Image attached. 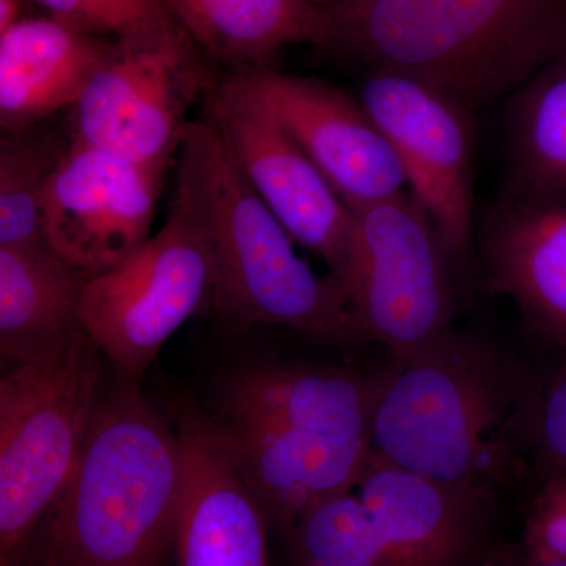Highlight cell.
<instances>
[{"label":"cell","mask_w":566,"mask_h":566,"mask_svg":"<svg viewBox=\"0 0 566 566\" xmlns=\"http://www.w3.org/2000/svg\"><path fill=\"white\" fill-rule=\"evenodd\" d=\"M48 17L91 35L137 43L161 39L182 28L167 0H32Z\"/></svg>","instance_id":"obj_25"},{"label":"cell","mask_w":566,"mask_h":566,"mask_svg":"<svg viewBox=\"0 0 566 566\" xmlns=\"http://www.w3.org/2000/svg\"><path fill=\"white\" fill-rule=\"evenodd\" d=\"M290 535L301 566H401L356 491L312 506Z\"/></svg>","instance_id":"obj_23"},{"label":"cell","mask_w":566,"mask_h":566,"mask_svg":"<svg viewBox=\"0 0 566 566\" xmlns=\"http://www.w3.org/2000/svg\"><path fill=\"white\" fill-rule=\"evenodd\" d=\"M520 547L535 558H566V512L527 506Z\"/></svg>","instance_id":"obj_26"},{"label":"cell","mask_w":566,"mask_h":566,"mask_svg":"<svg viewBox=\"0 0 566 566\" xmlns=\"http://www.w3.org/2000/svg\"><path fill=\"white\" fill-rule=\"evenodd\" d=\"M538 367L461 329L415 359L392 360L371 412V455L499 499L531 490L520 422Z\"/></svg>","instance_id":"obj_1"},{"label":"cell","mask_w":566,"mask_h":566,"mask_svg":"<svg viewBox=\"0 0 566 566\" xmlns=\"http://www.w3.org/2000/svg\"><path fill=\"white\" fill-rule=\"evenodd\" d=\"M57 133L41 125L6 134L0 142V245L48 248L43 202L55 170L70 150Z\"/></svg>","instance_id":"obj_22"},{"label":"cell","mask_w":566,"mask_h":566,"mask_svg":"<svg viewBox=\"0 0 566 566\" xmlns=\"http://www.w3.org/2000/svg\"><path fill=\"white\" fill-rule=\"evenodd\" d=\"M175 166L174 200L210 251L211 312L223 326H281L334 344H360L338 283L297 255L292 234L238 169L203 109L189 123Z\"/></svg>","instance_id":"obj_3"},{"label":"cell","mask_w":566,"mask_h":566,"mask_svg":"<svg viewBox=\"0 0 566 566\" xmlns=\"http://www.w3.org/2000/svg\"><path fill=\"white\" fill-rule=\"evenodd\" d=\"M505 192L566 193V50L510 96Z\"/></svg>","instance_id":"obj_21"},{"label":"cell","mask_w":566,"mask_h":566,"mask_svg":"<svg viewBox=\"0 0 566 566\" xmlns=\"http://www.w3.org/2000/svg\"><path fill=\"white\" fill-rule=\"evenodd\" d=\"M238 169L293 240L322 256L335 279L344 268L353 211L283 128L245 76H221L205 96Z\"/></svg>","instance_id":"obj_10"},{"label":"cell","mask_w":566,"mask_h":566,"mask_svg":"<svg viewBox=\"0 0 566 566\" xmlns=\"http://www.w3.org/2000/svg\"><path fill=\"white\" fill-rule=\"evenodd\" d=\"M308 2L323 10H333L337 7L353 6V3L370 2V0H308Z\"/></svg>","instance_id":"obj_30"},{"label":"cell","mask_w":566,"mask_h":566,"mask_svg":"<svg viewBox=\"0 0 566 566\" xmlns=\"http://www.w3.org/2000/svg\"><path fill=\"white\" fill-rule=\"evenodd\" d=\"M212 292L210 251L188 212L174 200L155 237L117 266L87 277L82 323L112 368L139 385L182 324L211 312Z\"/></svg>","instance_id":"obj_7"},{"label":"cell","mask_w":566,"mask_h":566,"mask_svg":"<svg viewBox=\"0 0 566 566\" xmlns=\"http://www.w3.org/2000/svg\"><path fill=\"white\" fill-rule=\"evenodd\" d=\"M22 2L24 0H0V35L24 20L21 18Z\"/></svg>","instance_id":"obj_29"},{"label":"cell","mask_w":566,"mask_h":566,"mask_svg":"<svg viewBox=\"0 0 566 566\" xmlns=\"http://www.w3.org/2000/svg\"><path fill=\"white\" fill-rule=\"evenodd\" d=\"M185 480L177 427L115 371L112 385L103 381L80 460L28 566H166Z\"/></svg>","instance_id":"obj_2"},{"label":"cell","mask_w":566,"mask_h":566,"mask_svg":"<svg viewBox=\"0 0 566 566\" xmlns=\"http://www.w3.org/2000/svg\"><path fill=\"white\" fill-rule=\"evenodd\" d=\"M87 275L48 248L0 245V353L14 365L62 363L88 340L81 315Z\"/></svg>","instance_id":"obj_19"},{"label":"cell","mask_w":566,"mask_h":566,"mask_svg":"<svg viewBox=\"0 0 566 566\" xmlns=\"http://www.w3.org/2000/svg\"><path fill=\"white\" fill-rule=\"evenodd\" d=\"M182 31L205 57L245 76L275 69L285 48L308 44L329 50L334 22L329 11L308 0H167Z\"/></svg>","instance_id":"obj_20"},{"label":"cell","mask_w":566,"mask_h":566,"mask_svg":"<svg viewBox=\"0 0 566 566\" xmlns=\"http://www.w3.org/2000/svg\"><path fill=\"white\" fill-rule=\"evenodd\" d=\"M329 50L475 112L566 50V0H370L327 10Z\"/></svg>","instance_id":"obj_4"},{"label":"cell","mask_w":566,"mask_h":566,"mask_svg":"<svg viewBox=\"0 0 566 566\" xmlns=\"http://www.w3.org/2000/svg\"><path fill=\"white\" fill-rule=\"evenodd\" d=\"M485 292L509 297L549 357H566V193H504L475 243Z\"/></svg>","instance_id":"obj_13"},{"label":"cell","mask_w":566,"mask_h":566,"mask_svg":"<svg viewBox=\"0 0 566 566\" xmlns=\"http://www.w3.org/2000/svg\"><path fill=\"white\" fill-rule=\"evenodd\" d=\"M401 566H483L501 499L415 474L371 455L356 490Z\"/></svg>","instance_id":"obj_14"},{"label":"cell","mask_w":566,"mask_h":566,"mask_svg":"<svg viewBox=\"0 0 566 566\" xmlns=\"http://www.w3.org/2000/svg\"><path fill=\"white\" fill-rule=\"evenodd\" d=\"M520 438L531 490L566 476V357L539 365L521 416Z\"/></svg>","instance_id":"obj_24"},{"label":"cell","mask_w":566,"mask_h":566,"mask_svg":"<svg viewBox=\"0 0 566 566\" xmlns=\"http://www.w3.org/2000/svg\"><path fill=\"white\" fill-rule=\"evenodd\" d=\"M216 423L268 526L286 534L312 506L356 490L370 463L368 444L273 424Z\"/></svg>","instance_id":"obj_16"},{"label":"cell","mask_w":566,"mask_h":566,"mask_svg":"<svg viewBox=\"0 0 566 566\" xmlns=\"http://www.w3.org/2000/svg\"><path fill=\"white\" fill-rule=\"evenodd\" d=\"M349 210L405 193L403 166L363 103L316 77L245 74Z\"/></svg>","instance_id":"obj_12"},{"label":"cell","mask_w":566,"mask_h":566,"mask_svg":"<svg viewBox=\"0 0 566 566\" xmlns=\"http://www.w3.org/2000/svg\"><path fill=\"white\" fill-rule=\"evenodd\" d=\"M212 69L185 31L117 43L73 107V140L167 172L189 111L219 80Z\"/></svg>","instance_id":"obj_8"},{"label":"cell","mask_w":566,"mask_h":566,"mask_svg":"<svg viewBox=\"0 0 566 566\" xmlns=\"http://www.w3.org/2000/svg\"><path fill=\"white\" fill-rule=\"evenodd\" d=\"M175 427L186 458L175 566H270V526L216 420L181 406Z\"/></svg>","instance_id":"obj_15"},{"label":"cell","mask_w":566,"mask_h":566,"mask_svg":"<svg viewBox=\"0 0 566 566\" xmlns=\"http://www.w3.org/2000/svg\"><path fill=\"white\" fill-rule=\"evenodd\" d=\"M344 268L334 279L357 337L390 359H415L458 329L457 266L411 193L353 211Z\"/></svg>","instance_id":"obj_6"},{"label":"cell","mask_w":566,"mask_h":566,"mask_svg":"<svg viewBox=\"0 0 566 566\" xmlns=\"http://www.w3.org/2000/svg\"><path fill=\"white\" fill-rule=\"evenodd\" d=\"M385 370L264 364L227 379L222 419L273 424L370 446L371 412Z\"/></svg>","instance_id":"obj_17"},{"label":"cell","mask_w":566,"mask_h":566,"mask_svg":"<svg viewBox=\"0 0 566 566\" xmlns=\"http://www.w3.org/2000/svg\"><path fill=\"white\" fill-rule=\"evenodd\" d=\"M527 506L566 512V476L546 480L532 488Z\"/></svg>","instance_id":"obj_27"},{"label":"cell","mask_w":566,"mask_h":566,"mask_svg":"<svg viewBox=\"0 0 566 566\" xmlns=\"http://www.w3.org/2000/svg\"><path fill=\"white\" fill-rule=\"evenodd\" d=\"M117 43L52 17L24 18L0 35V128L24 132L73 109Z\"/></svg>","instance_id":"obj_18"},{"label":"cell","mask_w":566,"mask_h":566,"mask_svg":"<svg viewBox=\"0 0 566 566\" xmlns=\"http://www.w3.org/2000/svg\"><path fill=\"white\" fill-rule=\"evenodd\" d=\"M163 170L71 139L43 202L48 249L92 277L150 240Z\"/></svg>","instance_id":"obj_11"},{"label":"cell","mask_w":566,"mask_h":566,"mask_svg":"<svg viewBox=\"0 0 566 566\" xmlns=\"http://www.w3.org/2000/svg\"><path fill=\"white\" fill-rule=\"evenodd\" d=\"M91 338L62 363L0 379V566H28L80 460L104 375Z\"/></svg>","instance_id":"obj_5"},{"label":"cell","mask_w":566,"mask_h":566,"mask_svg":"<svg viewBox=\"0 0 566 566\" xmlns=\"http://www.w3.org/2000/svg\"><path fill=\"white\" fill-rule=\"evenodd\" d=\"M357 99L392 145L411 196L430 216L457 270H465L475 252L472 112L389 71H368Z\"/></svg>","instance_id":"obj_9"},{"label":"cell","mask_w":566,"mask_h":566,"mask_svg":"<svg viewBox=\"0 0 566 566\" xmlns=\"http://www.w3.org/2000/svg\"><path fill=\"white\" fill-rule=\"evenodd\" d=\"M483 566H566V558H535L527 556L521 547L515 553H499L495 547Z\"/></svg>","instance_id":"obj_28"}]
</instances>
